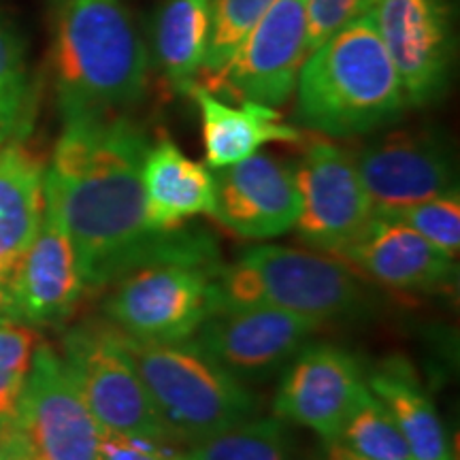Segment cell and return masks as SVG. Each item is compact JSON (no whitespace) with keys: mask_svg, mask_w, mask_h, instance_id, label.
<instances>
[{"mask_svg":"<svg viewBox=\"0 0 460 460\" xmlns=\"http://www.w3.org/2000/svg\"><path fill=\"white\" fill-rule=\"evenodd\" d=\"M149 146L128 113L73 118L45 164V207L71 239L85 292L154 262H220L203 233L149 228L141 180Z\"/></svg>","mask_w":460,"mask_h":460,"instance_id":"obj_1","label":"cell"},{"mask_svg":"<svg viewBox=\"0 0 460 460\" xmlns=\"http://www.w3.org/2000/svg\"><path fill=\"white\" fill-rule=\"evenodd\" d=\"M147 49L119 0H54L51 75L62 122L122 115L147 90Z\"/></svg>","mask_w":460,"mask_h":460,"instance_id":"obj_2","label":"cell"},{"mask_svg":"<svg viewBox=\"0 0 460 460\" xmlns=\"http://www.w3.org/2000/svg\"><path fill=\"white\" fill-rule=\"evenodd\" d=\"M295 94L298 122L335 139L376 132L410 107L371 9L309 51Z\"/></svg>","mask_w":460,"mask_h":460,"instance_id":"obj_3","label":"cell"},{"mask_svg":"<svg viewBox=\"0 0 460 460\" xmlns=\"http://www.w3.org/2000/svg\"><path fill=\"white\" fill-rule=\"evenodd\" d=\"M118 335L175 446L199 444L256 416L245 384L190 339L143 341L119 329Z\"/></svg>","mask_w":460,"mask_h":460,"instance_id":"obj_4","label":"cell"},{"mask_svg":"<svg viewBox=\"0 0 460 460\" xmlns=\"http://www.w3.org/2000/svg\"><path fill=\"white\" fill-rule=\"evenodd\" d=\"M362 288L335 256L256 245L216 278V307H273L326 322L362 305Z\"/></svg>","mask_w":460,"mask_h":460,"instance_id":"obj_5","label":"cell"},{"mask_svg":"<svg viewBox=\"0 0 460 460\" xmlns=\"http://www.w3.org/2000/svg\"><path fill=\"white\" fill-rule=\"evenodd\" d=\"M220 262L166 261L137 269L111 284L107 320L143 341H186L214 312Z\"/></svg>","mask_w":460,"mask_h":460,"instance_id":"obj_6","label":"cell"},{"mask_svg":"<svg viewBox=\"0 0 460 460\" xmlns=\"http://www.w3.org/2000/svg\"><path fill=\"white\" fill-rule=\"evenodd\" d=\"M62 349L101 429L160 446L172 444L111 322L90 320L73 326Z\"/></svg>","mask_w":460,"mask_h":460,"instance_id":"obj_7","label":"cell"},{"mask_svg":"<svg viewBox=\"0 0 460 460\" xmlns=\"http://www.w3.org/2000/svg\"><path fill=\"white\" fill-rule=\"evenodd\" d=\"M15 424L34 460H99V420L90 411L65 356L48 343L34 349Z\"/></svg>","mask_w":460,"mask_h":460,"instance_id":"obj_8","label":"cell"},{"mask_svg":"<svg viewBox=\"0 0 460 460\" xmlns=\"http://www.w3.org/2000/svg\"><path fill=\"white\" fill-rule=\"evenodd\" d=\"M305 58L307 4L305 0H275L226 65L197 85L216 96L278 109L295 94Z\"/></svg>","mask_w":460,"mask_h":460,"instance_id":"obj_9","label":"cell"},{"mask_svg":"<svg viewBox=\"0 0 460 460\" xmlns=\"http://www.w3.org/2000/svg\"><path fill=\"white\" fill-rule=\"evenodd\" d=\"M371 15L407 105L435 102L450 84L456 49L450 0H376Z\"/></svg>","mask_w":460,"mask_h":460,"instance_id":"obj_10","label":"cell"},{"mask_svg":"<svg viewBox=\"0 0 460 460\" xmlns=\"http://www.w3.org/2000/svg\"><path fill=\"white\" fill-rule=\"evenodd\" d=\"M295 181L301 200L295 230L315 250L332 256L352 243L373 217L352 154L335 143H309L295 166Z\"/></svg>","mask_w":460,"mask_h":460,"instance_id":"obj_11","label":"cell"},{"mask_svg":"<svg viewBox=\"0 0 460 460\" xmlns=\"http://www.w3.org/2000/svg\"><path fill=\"white\" fill-rule=\"evenodd\" d=\"M373 214L390 216L456 186L450 147L430 130H393L352 154Z\"/></svg>","mask_w":460,"mask_h":460,"instance_id":"obj_12","label":"cell"},{"mask_svg":"<svg viewBox=\"0 0 460 460\" xmlns=\"http://www.w3.org/2000/svg\"><path fill=\"white\" fill-rule=\"evenodd\" d=\"M320 324V320L286 309L220 307L200 322L190 341L245 382L281 369Z\"/></svg>","mask_w":460,"mask_h":460,"instance_id":"obj_13","label":"cell"},{"mask_svg":"<svg viewBox=\"0 0 460 460\" xmlns=\"http://www.w3.org/2000/svg\"><path fill=\"white\" fill-rule=\"evenodd\" d=\"M365 386L358 360L348 349L332 343L307 345L288 367L275 394L273 413L332 441Z\"/></svg>","mask_w":460,"mask_h":460,"instance_id":"obj_14","label":"cell"},{"mask_svg":"<svg viewBox=\"0 0 460 460\" xmlns=\"http://www.w3.org/2000/svg\"><path fill=\"white\" fill-rule=\"evenodd\" d=\"M84 292L71 239L54 211L45 207L37 234L4 288L7 315L34 329L62 324L71 318Z\"/></svg>","mask_w":460,"mask_h":460,"instance_id":"obj_15","label":"cell"},{"mask_svg":"<svg viewBox=\"0 0 460 460\" xmlns=\"http://www.w3.org/2000/svg\"><path fill=\"white\" fill-rule=\"evenodd\" d=\"M216 217L224 228L243 239H273L295 228L298 190L295 166L271 154H252L224 169H216Z\"/></svg>","mask_w":460,"mask_h":460,"instance_id":"obj_16","label":"cell"},{"mask_svg":"<svg viewBox=\"0 0 460 460\" xmlns=\"http://www.w3.org/2000/svg\"><path fill=\"white\" fill-rule=\"evenodd\" d=\"M332 256L394 290H437L456 279V258L393 216L373 214L358 237Z\"/></svg>","mask_w":460,"mask_h":460,"instance_id":"obj_17","label":"cell"},{"mask_svg":"<svg viewBox=\"0 0 460 460\" xmlns=\"http://www.w3.org/2000/svg\"><path fill=\"white\" fill-rule=\"evenodd\" d=\"M141 180L152 230H175L190 217L214 214V172L207 164L188 158L169 137L149 146Z\"/></svg>","mask_w":460,"mask_h":460,"instance_id":"obj_18","label":"cell"},{"mask_svg":"<svg viewBox=\"0 0 460 460\" xmlns=\"http://www.w3.org/2000/svg\"><path fill=\"white\" fill-rule=\"evenodd\" d=\"M197 101L203 122L205 163L209 169H224L250 158L267 143H298L301 130L281 122L278 109L243 101L239 107L226 105L220 96L194 85L188 92Z\"/></svg>","mask_w":460,"mask_h":460,"instance_id":"obj_19","label":"cell"},{"mask_svg":"<svg viewBox=\"0 0 460 460\" xmlns=\"http://www.w3.org/2000/svg\"><path fill=\"white\" fill-rule=\"evenodd\" d=\"M45 164L22 141L0 147V288L37 234L45 209Z\"/></svg>","mask_w":460,"mask_h":460,"instance_id":"obj_20","label":"cell"},{"mask_svg":"<svg viewBox=\"0 0 460 460\" xmlns=\"http://www.w3.org/2000/svg\"><path fill=\"white\" fill-rule=\"evenodd\" d=\"M365 382L394 418L413 460H452L450 441L439 413L410 362L402 358L384 360Z\"/></svg>","mask_w":460,"mask_h":460,"instance_id":"obj_21","label":"cell"},{"mask_svg":"<svg viewBox=\"0 0 460 460\" xmlns=\"http://www.w3.org/2000/svg\"><path fill=\"white\" fill-rule=\"evenodd\" d=\"M211 0H166L156 22V58L172 88L188 92L197 85L209 39Z\"/></svg>","mask_w":460,"mask_h":460,"instance_id":"obj_22","label":"cell"},{"mask_svg":"<svg viewBox=\"0 0 460 460\" xmlns=\"http://www.w3.org/2000/svg\"><path fill=\"white\" fill-rule=\"evenodd\" d=\"M32 109L26 45L0 13V147L24 141L32 126Z\"/></svg>","mask_w":460,"mask_h":460,"instance_id":"obj_23","label":"cell"},{"mask_svg":"<svg viewBox=\"0 0 460 460\" xmlns=\"http://www.w3.org/2000/svg\"><path fill=\"white\" fill-rule=\"evenodd\" d=\"M172 460H290V454L278 418H252L180 452L172 450Z\"/></svg>","mask_w":460,"mask_h":460,"instance_id":"obj_24","label":"cell"},{"mask_svg":"<svg viewBox=\"0 0 460 460\" xmlns=\"http://www.w3.org/2000/svg\"><path fill=\"white\" fill-rule=\"evenodd\" d=\"M332 441L373 460H413L394 418L367 386Z\"/></svg>","mask_w":460,"mask_h":460,"instance_id":"obj_25","label":"cell"},{"mask_svg":"<svg viewBox=\"0 0 460 460\" xmlns=\"http://www.w3.org/2000/svg\"><path fill=\"white\" fill-rule=\"evenodd\" d=\"M273 3L275 0H211L209 39H207L205 62L197 84L226 65L233 51L273 7Z\"/></svg>","mask_w":460,"mask_h":460,"instance_id":"obj_26","label":"cell"},{"mask_svg":"<svg viewBox=\"0 0 460 460\" xmlns=\"http://www.w3.org/2000/svg\"><path fill=\"white\" fill-rule=\"evenodd\" d=\"M39 343L41 335L34 326L9 315L0 318V420L15 418Z\"/></svg>","mask_w":460,"mask_h":460,"instance_id":"obj_27","label":"cell"},{"mask_svg":"<svg viewBox=\"0 0 460 460\" xmlns=\"http://www.w3.org/2000/svg\"><path fill=\"white\" fill-rule=\"evenodd\" d=\"M396 220L405 222L416 233L422 234L429 243L441 250L450 258H458L460 250V194L458 188L441 194L424 203L405 207L390 214Z\"/></svg>","mask_w":460,"mask_h":460,"instance_id":"obj_28","label":"cell"},{"mask_svg":"<svg viewBox=\"0 0 460 460\" xmlns=\"http://www.w3.org/2000/svg\"><path fill=\"white\" fill-rule=\"evenodd\" d=\"M376 0H305L307 4V54L332 32L367 13Z\"/></svg>","mask_w":460,"mask_h":460,"instance_id":"obj_29","label":"cell"},{"mask_svg":"<svg viewBox=\"0 0 460 460\" xmlns=\"http://www.w3.org/2000/svg\"><path fill=\"white\" fill-rule=\"evenodd\" d=\"M99 460H172V450L154 441L102 429Z\"/></svg>","mask_w":460,"mask_h":460,"instance_id":"obj_30","label":"cell"},{"mask_svg":"<svg viewBox=\"0 0 460 460\" xmlns=\"http://www.w3.org/2000/svg\"><path fill=\"white\" fill-rule=\"evenodd\" d=\"M0 460H34L31 447H28L26 437L17 429L15 418L11 429L4 435L3 444H0Z\"/></svg>","mask_w":460,"mask_h":460,"instance_id":"obj_31","label":"cell"},{"mask_svg":"<svg viewBox=\"0 0 460 460\" xmlns=\"http://www.w3.org/2000/svg\"><path fill=\"white\" fill-rule=\"evenodd\" d=\"M326 460H373L362 456V454H356L349 447H345L339 441H326Z\"/></svg>","mask_w":460,"mask_h":460,"instance_id":"obj_32","label":"cell"},{"mask_svg":"<svg viewBox=\"0 0 460 460\" xmlns=\"http://www.w3.org/2000/svg\"><path fill=\"white\" fill-rule=\"evenodd\" d=\"M11 424H13V418H11V420H0V444H3L4 435H7V430L11 429Z\"/></svg>","mask_w":460,"mask_h":460,"instance_id":"obj_33","label":"cell"},{"mask_svg":"<svg viewBox=\"0 0 460 460\" xmlns=\"http://www.w3.org/2000/svg\"><path fill=\"white\" fill-rule=\"evenodd\" d=\"M7 315V295H4V290L0 288V318H4Z\"/></svg>","mask_w":460,"mask_h":460,"instance_id":"obj_34","label":"cell"}]
</instances>
